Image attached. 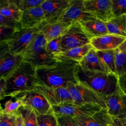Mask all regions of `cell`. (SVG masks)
Here are the masks:
<instances>
[{
	"instance_id": "obj_42",
	"label": "cell",
	"mask_w": 126,
	"mask_h": 126,
	"mask_svg": "<svg viewBox=\"0 0 126 126\" xmlns=\"http://www.w3.org/2000/svg\"><path fill=\"white\" fill-rule=\"evenodd\" d=\"M2 106H1V105H0V114L1 113V112H2Z\"/></svg>"
},
{
	"instance_id": "obj_38",
	"label": "cell",
	"mask_w": 126,
	"mask_h": 126,
	"mask_svg": "<svg viewBox=\"0 0 126 126\" xmlns=\"http://www.w3.org/2000/svg\"><path fill=\"white\" fill-rule=\"evenodd\" d=\"M110 126H126V119L112 117V123Z\"/></svg>"
},
{
	"instance_id": "obj_39",
	"label": "cell",
	"mask_w": 126,
	"mask_h": 126,
	"mask_svg": "<svg viewBox=\"0 0 126 126\" xmlns=\"http://www.w3.org/2000/svg\"><path fill=\"white\" fill-rule=\"evenodd\" d=\"M15 126H24L23 119L19 110L16 113Z\"/></svg>"
},
{
	"instance_id": "obj_41",
	"label": "cell",
	"mask_w": 126,
	"mask_h": 126,
	"mask_svg": "<svg viewBox=\"0 0 126 126\" xmlns=\"http://www.w3.org/2000/svg\"><path fill=\"white\" fill-rule=\"evenodd\" d=\"M117 49L123 52H126V39L123 41V42L118 47Z\"/></svg>"
},
{
	"instance_id": "obj_24",
	"label": "cell",
	"mask_w": 126,
	"mask_h": 126,
	"mask_svg": "<svg viewBox=\"0 0 126 126\" xmlns=\"http://www.w3.org/2000/svg\"><path fill=\"white\" fill-rule=\"evenodd\" d=\"M109 34L126 38V15L112 18L106 23Z\"/></svg>"
},
{
	"instance_id": "obj_43",
	"label": "cell",
	"mask_w": 126,
	"mask_h": 126,
	"mask_svg": "<svg viewBox=\"0 0 126 126\" xmlns=\"http://www.w3.org/2000/svg\"><path fill=\"white\" fill-rule=\"evenodd\" d=\"M1 99H2L1 98H0V101ZM0 105H1V104H0Z\"/></svg>"
},
{
	"instance_id": "obj_27",
	"label": "cell",
	"mask_w": 126,
	"mask_h": 126,
	"mask_svg": "<svg viewBox=\"0 0 126 126\" xmlns=\"http://www.w3.org/2000/svg\"><path fill=\"white\" fill-rule=\"evenodd\" d=\"M115 65L118 77L126 73V52L115 49Z\"/></svg>"
},
{
	"instance_id": "obj_13",
	"label": "cell",
	"mask_w": 126,
	"mask_h": 126,
	"mask_svg": "<svg viewBox=\"0 0 126 126\" xmlns=\"http://www.w3.org/2000/svg\"><path fill=\"white\" fill-rule=\"evenodd\" d=\"M84 5L94 18L105 23L113 18L111 0H84Z\"/></svg>"
},
{
	"instance_id": "obj_17",
	"label": "cell",
	"mask_w": 126,
	"mask_h": 126,
	"mask_svg": "<svg viewBox=\"0 0 126 126\" xmlns=\"http://www.w3.org/2000/svg\"><path fill=\"white\" fill-rule=\"evenodd\" d=\"M126 38L111 34H108L90 39V44L96 51L115 50Z\"/></svg>"
},
{
	"instance_id": "obj_25",
	"label": "cell",
	"mask_w": 126,
	"mask_h": 126,
	"mask_svg": "<svg viewBox=\"0 0 126 126\" xmlns=\"http://www.w3.org/2000/svg\"><path fill=\"white\" fill-rule=\"evenodd\" d=\"M96 53L104 65L114 74H116L115 65V50L96 51Z\"/></svg>"
},
{
	"instance_id": "obj_11",
	"label": "cell",
	"mask_w": 126,
	"mask_h": 126,
	"mask_svg": "<svg viewBox=\"0 0 126 126\" xmlns=\"http://www.w3.org/2000/svg\"><path fill=\"white\" fill-rule=\"evenodd\" d=\"M33 90L42 94L51 106L73 103L67 88L50 87L38 84Z\"/></svg>"
},
{
	"instance_id": "obj_1",
	"label": "cell",
	"mask_w": 126,
	"mask_h": 126,
	"mask_svg": "<svg viewBox=\"0 0 126 126\" xmlns=\"http://www.w3.org/2000/svg\"><path fill=\"white\" fill-rule=\"evenodd\" d=\"M78 62L72 60L58 61L54 65L36 68L39 85L56 88H67L79 83L76 77Z\"/></svg>"
},
{
	"instance_id": "obj_23",
	"label": "cell",
	"mask_w": 126,
	"mask_h": 126,
	"mask_svg": "<svg viewBox=\"0 0 126 126\" xmlns=\"http://www.w3.org/2000/svg\"><path fill=\"white\" fill-rule=\"evenodd\" d=\"M22 13L15 0H0V13L7 19L19 23Z\"/></svg>"
},
{
	"instance_id": "obj_37",
	"label": "cell",
	"mask_w": 126,
	"mask_h": 126,
	"mask_svg": "<svg viewBox=\"0 0 126 126\" xmlns=\"http://www.w3.org/2000/svg\"><path fill=\"white\" fill-rule=\"evenodd\" d=\"M118 85L121 90L126 94V73L118 77Z\"/></svg>"
},
{
	"instance_id": "obj_40",
	"label": "cell",
	"mask_w": 126,
	"mask_h": 126,
	"mask_svg": "<svg viewBox=\"0 0 126 126\" xmlns=\"http://www.w3.org/2000/svg\"><path fill=\"white\" fill-rule=\"evenodd\" d=\"M5 87V78H0V98L3 99L4 97V93Z\"/></svg>"
},
{
	"instance_id": "obj_19",
	"label": "cell",
	"mask_w": 126,
	"mask_h": 126,
	"mask_svg": "<svg viewBox=\"0 0 126 126\" xmlns=\"http://www.w3.org/2000/svg\"><path fill=\"white\" fill-rule=\"evenodd\" d=\"M44 21V13L40 5L22 11L19 23L22 28H33L37 27Z\"/></svg>"
},
{
	"instance_id": "obj_44",
	"label": "cell",
	"mask_w": 126,
	"mask_h": 126,
	"mask_svg": "<svg viewBox=\"0 0 126 126\" xmlns=\"http://www.w3.org/2000/svg\"></svg>"
},
{
	"instance_id": "obj_33",
	"label": "cell",
	"mask_w": 126,
	"mask_h": 126,
	"mask_svg": "<svg viewBox=\"0 0 126 126\" xmlns=\"http://www.w3.org/2000/svg\"><path fill=\"white\" fill-rule=\"evenodd\" d=\"M17 30L18 29L0 26V44L6 42Z\"/></svg>"
},
{
	"instance_id": "obj_36",
	"label": "cell",
	"mask_w": 126,
	"mask_h": 126,
	"mask_svg": "<svg viewBox=\"0 0 126 126\" xmlns=\"http://www.w3.org/2000/svg\"><path fill=\"white\" fill-rule=\"evenodd\" d=\"M0 26H8L16 29H21V26L19 22L11 21L0 13Z\"/></svg>"
},
{
	"instance_id": "obj_18",
	"label": "cell",
	"mask_w": 126,
	"mask_h": 126,
	"mask_svg": "<svg viewBox=\"0 0 126 126\" xmlns=\"http://www.w3.org/2000/svg\"><path fill=\"white\" fill-rule=\"evenodd\" d=\"M73 118L80 126H109L112 123V117L106 108H102L91 116Z\"/></svg>"
},
{
	"instance_id": "obj_21",
	"label": "cell",
	"mask_w": 126,
	"mask_h": 126,
	"mask_svg": "<svg viewBox=\"0 0 126 126\" xmlns=\"http://www.w3.org/2000/svg\"><path fill=\"white\" fill-rule=\"evenodd\" d=\"M79 23L90 39L109 34L106 23L98 19L80 21Z\"/></svg>"
},
{
	"instance_id": "obj_26",
	"label": "cell",
	"mask_w": 126,
	"mask_h": 126,
	"mask_svg": "<svg viewBox=\"0 0 126 126\" xmlns=\"http://www.w3.org/2000/svg\"><path fill=\"white\" fill-rule=\"evenodd\" d=\"M19 110L23 117L24 126H37V114L33 109L23 106Z\"/></svg>"
},
{
	"instance_id": "obj_6",
	"label": "cell",
	"mask_w": 126,
	"mask_h": 126,
	"mask_svg": "<svg viewBox=\"0 0 126 126\" xmlns=\"http://www.w3.org/2000/svg\"><path fill=\"white\" fill-rule=\"evenodd\" d=\"M38 32L37 27L21 28L17 30L5 43L11 54L22 56Z\"/></svg>"
},
{
	"instance_id": "obj_29",
	"label": "cell",
	"mask_w": 126,
	"mask_h": 126,
	"mask_svg": "<svg viewBox=\"0 0 126 126\" xmlns=\"http://www.w3.org/2000/svg\"><path fill=\"white\" fill-rule=\"evenodd\" d=\"M23 106L22 101L19 99L15 98V101L8 100L5 102L1 112L4 114H16L19 109Z\"/></svg>"
},
{
	"instance_id": "obj_31",
	"label": "cell",
	"mask_w": 126,
	"mask_h": 126,
	"mask_svg": "<svg viewBox=\"0 0 126 126\" xmlns=\"http://www.w3.org/2000/svg\"><path fill=\"white\" fill-rule=\"evenodd\" d=\"M113 17L126 15V0H111Z\"/></svg>"
},
{
	"instance_id": "obj_8",
	"label": "cell",
	"mask_w": 126,
	"mask_h": 126,
	"mask_svg": "<svg viewBox=\"0 0 126 126\" xmlns=\"http://www.w3.org/2000/svg\"><path fill=\"white\" fill-rule=\"evenodd\" d=\"M14 98L21 100L23 106L31 107L37 114H46L52 111V106L46 98L34 90L20 93Z\"/></svg>"
},
{
	"instance_id": "obj_32",
	"label": "cell",
	"mask_w": 126,
	"mask_h": 126,
	"mask_svg": "<svg viewBox=\"0 0 126 126\" xmlns=\"http://www.w3.org/2000/svg\"><path fill=\"white\" fill-rule=\"evenodd\" d=\"M44 0H15L19 9L23 11L26 9L40 6Z\"/></svg>"
},
{
	"instance_id": "obj_28",
	"label": "cell",
	"mask_w": 126,
	"mask_h": 126,
	"mask_svg": "<svg viewBox=\"0 0 126 126\" xmlns=\"http://www.w3.org/2000/svg\"><path fill=\"white\" fill-rule=\"evenodd\" d=\"M37 126H59L53 111L46 114H37Z\"/></svg>"
},
{
	"instance_id": "obj_20",
	"label": "cell",
	"mask_w": 126,
	"mask_h": 126,
	"mask_svg": "<svg viewBox=\"0 0 126 126\" xmlns=\"http://www.w3.org/2000/svg\"><path fill=\"white\" fill-rule=\"evenodd\" d=\"M78 63L81 68L84 71L111 73L102 63L96 53V51L93 48Z\"/></svg>"
},
{
	"instance_id": "obj_16",
	"label": "cell",
	"mask_w": 126,
	"mask_h": 126,
	"mask_svg": "<svg viewBox=\"0 0 126 126\" xmlns=\"http://www.w3.org/2000/svg\"><path fill=\"white\" fill-rule=\"evenodd\" d=\"M70 25L58 21L48 23L44 21L38 27V32L49 42L58 37L62 36Z\"/></svg>"
},
{
	"instance_id": "obj_15",
	"label": "cell",
	"mask_w": 126,
	"mask_h": 126,
	"mask_svg": "<svg viewBox=\"0 0 126 126\" xmlns=\"http://www.w3.org/2000/svg\"><path fill=\"white\" fill-rule=\"evenodd\" d=\"M70 0H44L40 5L45 16V21L48 23L59 21L67 9Z\"/></svg>"
},
{
	"instance_id": "obj_34",
	"label": "cell",
	"mask_w": 126,
	"mask_h": 126,
	"mask_svg": "<svg viewBox=\"0 0 126 126\" xmlns=\"http://www.w3.org/2000/svg\"><path fill=\"white\" fill-rule=\"evenodd\" d=\"M55 115L59 126H80L73 117L67 115Z\"/></svg>"
},
{
	"instance_id": "obj_12",
	"label": "cell",
	"mask_w": 126,
	"mask_h": 126,
	"mask_svg": "<svg viewBox=\"0 0 126 126\" xmlns=\"http://www.w3.org/2000/svg\"><path fill=\"white\" fill-rule=\"evenodd\" d=\"M94 19L86 10L84 0H70L67 9L59 21L71 25L73 23Z\"/></svg>"
},
{
	"instance_id": "obj_4",
	"label": "cell",
	"mask_w": 126,
	"mask_h": 126,
	"mask_svg": "<svg viewBox=\"0 0 126 126\" xmlns=\"http://www.w3.org/2000/svg\"><path fill=\"white\" fill-rule=\"evenodd\" d=\"M47 43L43 36L38 32L23 54V61L35 68L55 65L58 61L47 52Z\"/></svg>"
},
{
	"instance_id": "obj_22",
	"label": "cell",
	"mask_w": 126,
	"mask_h": 126,
	"mask_svg": "<svg viewBox=\"0 0 126 126\" xmlns=\"http://www.w3.org/2000/svg\"><path fill=\"white\" fill-rule=\"evenodd\" d=\"M92 48L90 43L86 44L80 47L71 49L65 52H62L55 56L54 58L57 61L72 60L79 62L89 53Z\"/></svg>"
},
{
	"instance_id": "obj_30",
	"label": "cell",
	"mask_w": 126,
	"mask_h": 126,
	"mask_svg": "<svg viewBox=\"0 0 126 126\" xmlns=\"http://www.w3.org/2000/svg\"><path fill=\"white\" fill-rule=\"evenodd\" d=\"M61 37V36L47 42L46 44V50L47 52L53 58L62 52Z\"/></svg>"
},
{
	"instance_id": "obj_5",
	"label": "cell",
	"mask_w": 126,
	"mask_h": 126,
	"mask_svg": "<svg viewBox=\"0 0 126 126\" xmlns=\"http://www.w3.org/2000/svg\"><path fill=\"white\" fill-rule=\"evenodd\" d=\"M74 104L84 105L94 104L106 108L104 99L95 92L85 85L77 83L69 85L67 87Z\"/></svg>"
},
{
	"instance_id": "obj_7",
	"label": "cell",
	"mask_w": 126,
	"mask_h": 126,
	"mask_svg": "<svg viewBox=\"0 0 126 126\" xmlns=\"http://www.w3.org/2000/svg\"><path fill=\"white\" fill-rule=\"evenodd\" d=\"M90 43V39L78 22L72 23L61 37L62 52Z\"/></svg>"
},
{
	"instance_id": "obj_3",
	"label": "cell",
	"mask_w": 126,
	"mask_h": 126,
	"mask_svg": "<svg viewBox=\"0 0 126 126\" xmlns=\"http://www.w3.org/2000/svg\"><path fill=\"white\" fill-rule=\"evenodd\" d=\"M76 77L80 83L105 98L112 94L118 85V76L113 73L83 70L79 64Z\"/></svg>"
},
{
	"instance_id": "obj_35",
	"label": "cell",
	"mask_w": 126,
	"mask_h": 126,
	"mask_svg": "<svg viewBox=\"0 0 126 126\" xmlns=\"http://www.w3.org/2000/svg\"><path fill=\"white\" fill-rule=\"evenodd\" d=\"M16 114H0V126H15Z\"/></svg>"
},
{
	"instance_id": "obj_2",
	"label": "cell",
	"mask_w": 126,
	"mask_h": 126,
	"mask_svg": "<svg viewBox=\"0 0 126 126\" xmlns=\"http://www.w3.org/2000/svg\"><path fill=\"white\" fill-rule=\"evenodd\" d=\"M5 80L4 97H14L20 93L33 90L39 84L36 76V68L24 61Z\"/></svg>"
},
{
	"instance_id": "obj_10",
	"label": "cell",
	"mask_w": 126,
	"mask_h": 126,
	"mask_svg": "<svg viewBox=\"0 0 126 126\" xmlns=\"http://www.w3.org/2000/svg\"><path fill=\"white\" fill-rule=\"evenodd\" d=\"M106 109L112 117L126 119V94L118 85L115 92L105 98Z\"/></svg>"
},
{
	"instance_id": "obj_14",
	"label": "cell",
	"mask_w": 126,
	"mask_h": 126,
	"mask_svg": "<svg viewBox=\"0 0 126 126\" xmlns=\"http://www.w3.org/2000/svg\"><path fill=\"white\" fill-rule=\"evenodd\" d=\"M23 61V56L11 54L5 42L0 44V78H6Z\"/></svg>"
},
{
	"instance_id": "obj_9",
	"label": "cell",
	"mask_w": 126,
	"mask_h": 126,
	"mask_svg": "<svg viewBox=\"0 0 126 126\" xmlns=\"http://www.w3.org/2000/svg\"><path fill=\"white\" fill-rule=\"evenodd\" d=\"M102 108L100 106L94 104L79 105L73 103H66L52 106V111L55 114L67 115L73 117L91 116Z\"/></svg>"
}]
</instances>
